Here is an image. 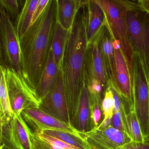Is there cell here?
Returning <instances> with one entry per match:
<instances>
[{
  "instance_id": "cell-11",
  "label": "cell",
  "mask_w": 149,
  "mask_h": 149,
  "mask_svg": "<svg viewBox=\"0 0 149 149\" xmlns=\"http://www.w3.org/2000/svg\"><path fill=\"white\" fill-rule=\"evenodd\" d=\"M39 109L61 122L71 124L61 71L54 87L42 99Z\"/></svg>"
},
{
  "instance_id": "cell-2",
  "label": "cell",
  "mask_w": 149,
  "mask_h": 149,
  "mask_svg": "<svg viewBox=\"0 0 149 149\" xmlns=\"http://www.w3.org/2000/svg\"><path fill=\"white\" fill-rule=\"evenodd\" d=\"M56 22V0H49L41 14L20 40L22 73L35 90L47 61Z\"/></svg>"
},
{
  "instance_id": "cell-21",
  "label": "cell",
  "mask_w": 149,
  "mask_h": 149,
  "mask_svg": "<svg viewBox=\"0 0 149 149\" xmlns=\"http://www.w3.org/2000/svg\"><path fill=\"white\" fill-rule=\"evenodd\" d=\"M0 114L1 123L10 121L13 117L6 82L5 68L0 65Z\"/></svg>"
},
{
  "instance_id": "cell-15",
  "label": "cell",
  "mask_w": 149,
  "mask_h": 149,
  "mask_svg": "<svg viewBox=\"0 0 149 149\" xmlns=\"http://www.w3.org/2000/svg\"><path fill=\"white\" fill-rule=\"evenodd\" d=\"M60 72L50 48L47 63L35 89L41 100L54 87Z\"/></svg>"
},
{
  "instance_id": "cell-4",
  "label": "cell",
  "mask_w": 149,
  "mask_h": 149,
  "mask_svg": "<svg viewBox=\"0 0 149 149\" xmlns=\"http://www.w3.org/2000/svg\"><path fill=\"white\" fill-rule=\"evenodd\" d=\"M103 11L106 20V26L113 40L118 42L133 76L134 54L127 33L126 7L122 0H95Z\"/></svg>"
},
{
  "instance_id": "cell-10",
  "label": "cell",
  "mask_w": 149,
  "mask_h": 149,
  "mask_svg": "<svg viewBox=\"0 0 149 149\" xmlns=\"http://www.w3.org/2000/svg\"><path fill=\"white\" fill-rule=\"evenodd\" d=\"M91 149H120L132 142L125 132L121 131L110 126L105 130L95 128L88 132H80Z\"/></svg>"
},
{
  "instance_id": "cell-13",
  "label": "cell",
  "mask_w": 149,
  "mask_h": 149,
  "mask_svg": "<svg viewBox=\"0 0 149 149\" xmlns=\"http://www.w3.org/2000/svg\"><path fill=\"white\" fill-rule=\"evenodd\" d=\"M21 115L26 123L32 125L35 131L54 129L80 135V132L71 124L61 122L39 108L25 109Z\"/></svg>"
},
{
  "instance_id": "cell-5",
  "label": "cell",
  "mask_w": 149,
  "mask_h": 149,
  "mask_svg": "<svg viewBox=\"0 0 149 149\" xmlns=\"http://www.w3.org/2000/svg\"><path fill=\"white\" fill-rule=\"evenodd\" d=\"M0 63L1 66L22 70L20 41L14 22L0 7Z\"/></svg>"
},
{
  "instance_id": "cell-35",
  "label": "cell",
  "mask_w": 149,
  "mask_h": 149,
  "mask_svg": "<svg viewBox=\"0 0 149 149\" xmlns=\"http://www.w3.org/2000/svg\"><path fill=\"white\" fill-rule=\"evenodd\" d=\"M1 149H6L5 148H3V147H1Z\"/></svg>"
},
{
  "instance_id": "cell-34",
  "label": "cell",
  "mask_w": 149,
  "mask_h": 149,
  "mask_svg": "<svg viewBox=\"0 0 149 149\" xmlns=\"http://www.w3.org/2000/svg\"><path fill=\"white\" fill-rule=\"evenodd\" d=\"M139 1L142 10L149 14V0H140Z\"/></svg>"
},
{
  "instance_id": "cell-3",
  "label": "cell",
  "mask_w": 149,
  "mask_h": 149,
  "mask_svg": "<svg viewBox=\"0 0 149 149\" xmlns=\"http://www.w3.org/2000/svg\"><path fill=\"white\" fill-rule=\"evenodd\" d=\"M125 3L129 41L149 84V14L142 10L138 1H125Z\"/></svg>"
},
{
  "instance_id": "cell-9",
  "label": "cell",
  "mask_w": 149,
  "mask_h": 149,
  "mask_svg": "<svg viewBox=\"0 0 149 149\" xmlns=\"http://www.w3.org/2000/svg\"><path fill=\"white\" fill-rule=\"evenodd\" d=\"M113 43L115 49L116 62L115 84L110 81L121 96L127 110L129 111H133V76L131 74L119 42L113 39Z\"/></svg>"
},
{
  "instance_id": "cell-26",
  "label": "cell",
  "mask_w": 149,
  "mask_h": 149,
  "mask_svg": "<svg viewBox=\"0 0 149 149\" xmlns=\"http://www.w3.org/2000/svg\"><path fill=\"white\" fill-rule=\"evenodd\" d=\"M106 88L105 95L102 104L104 119L111 118L114 109V101L112 90L109 86H107Z\"/></svg>"
},
{
  "instance_id": "cell-23",
  "label": "cell",
  "mask_w": 149,
  "mask_h": 149,
  "mask_svg": "<svg viewBox=\"0 0 149 149\" xmlns=\"http://www.w3.org/2000/svg\"><path fill=\"white\" fill-rule=\"evenodd\" d=\"M123 123L125 132L133 142L144 143L145 140L143 137L139 122L135 111H130L125 115H122Z\"/></svg>"
},
{
  "instance_id": "cell-22",
  "label": "cell",
  "mask_w": 149,
  "mask_h": 149,
  "mask_svg": "<svg viewBox=\"0 0 149 149\" xmlns=\"http://www.w3.org/2000/svg\"><path fill=\"white\" fill-rule=\"evenodd\" d=\"M36 132L54 137L69 145L80 149H91L88 144L80 135L54 129H46Z\"/></svg>"
},
{
  "instance_id": "cell-18",
  "label": "cell",
  "mask_w": 149,
  "mask_h": 149,
  "mask_svg": "<svg viewBox=\"0 0 149 149\" xmlns=\"http://www.w3.org/2000/svg\"><path fill=\"white\" fill-rule=\"evenodd\" d=\"M101 45L107 80L115 83L116 62L113 38L105 26L101 36Z\"/></svg>"
},
{
  "instance_id": "cell-20",
  "label": "cell",
  "mask_w": 149,
  "mask_h": 149,
  "mask_svg": "<svg viewBox=\"0 0 149 149\" xmlns=\"http://www.w3.org/2000/svg\"><path fill=\"white\" fill-rule=\"evenodd\" d=\"M39 1V0H26L24 1L19 15L15 20V26L19 41L32 25L34 13Z\"/></svg>"
},
{
  "instance_id": "cell-7",
  "label": "cell",
  "mask_w": 149,
  "mask_h": 149,
  "mask_svg": "<svg viewBox=\"0 0 149 149\" xmlns=\"http://www.w3.org/2000/svg\"><path fill=\"white\" fill-rule=\"evenodd\" d=\"M134 111L136 114L143 137L149 140V84L137 56L133 61Z\"/></svg>"
},
{
  "instance_id": "cell-31",
  "label": "cell",
  "mask_w": 149,
  "mask_h": 149,
  "mask_svg": "<svg viewBox=\"0 0 149 149\" xmlns=\"http://www.w3.org/2000/svg\"><path fill=\"white\" fill-rule=\"evenodd\" d=\"M120 149H149V140L146 141L144 143L132 141Z\"/></svg>"
},
{
  "instance_id": "cell-17",
  "label": "cell",
  "mask_w": 149,
  "mask_h": 149,
  "mask_svg": "<svg viewBox=\"0 0 149 149\" xmlns=\"http://www.w3.org/2000/svg\"><path fill=\"white\" fill-rule=\"evenodd\" d=\"M73 125L79 132L83 133L94 129L90 98L85 86L82 91L78 112Z\"/></svg>"
},
{
  "instance_id": "cell-12",
  "label": "cell",
  "mask_w": 149,
  "mask_h": 149,
  "mask_svg": "<svg viewBox=\"0 0 149 149\" xmlns=\"http://www.w3.org/2000/svg\"><path fill=\"white\" fill-rule=\"evenodd\" d=\"M103 30L87 45L85 55V83L91 79H96L106 87L108 80L101 45Z\"/></svg>"
},
{
  "instance_id": "cell-32",
  "label": "cell",
  "mask_w": 149,
  "mask_h": 149,
  "mask_svg": "<svg viewBox=\"0 0 149 149\" xmlns=\"http://www.w3.org/2000/svg\"><path fill=\"white\" fill-rule=\"evenodd\" d=\"M49 0H39L38 5L36 8L32 20V24L35 22L37 18L39 17L43 12Z\"/></svg>"
},
{
  "instance_id": "cell-6",
  "label": "cell",
  "mask_w": 149,
  "mask_h": 149,
  "mask_svg": "<svg viewBox=\"0 0 149 149\" xmlns=\"http://www.w3.org/2000/svg\"><path fill=\"white\" fill-rule=\"evenodd\" d=\"M5 72L7 88L14 115H21L25 109L39 108L41 100L22 73L6 68Z\"/></svg>"
},
{
  "instance_id": "cell-33",
  "label": "cell",
  "mask_w": 149,
  "mask_h": 149,
  "mask_svg": "<svg viewBox=\"0 0 149 149\" xmlns=\"http://www.w3.org/2000/svg\"><path fill=\"white\" fill-rule=\"evenodd\" d=\"M111 125V118H107L104 119L99 126L97 127V129L101 130H105Z\"/></svg>"
},
{
  "instance_id": "cell-25",
  "label": "cell",
  "mask_w": 149,
  "mask_h": 149,
  "mask_svg": "<svg viewBox=\"0 0 149 149\" xmlns=\"http://www.w3.org/2000/svg\"><path fill=\"white\" fill-rule=\"evenodd\" d=\"M36 137L42 142L49 145L52 148L56 149H80L74 146L69 145L64 142L46 134L40 132L33 131Z\"/></svg>"
},
{
  "instance_id": "cell-1",
  "label": "cell",
  "mask_w": 149,
  "mask_h": 149,
  "mask_svg": "<svg viewBox=\"0 0 149 149\" xmlns=\"http://www.w3.org/2000/svg\"><path fill=\"white\" fill-rule=\"evenodd\" d=\"M86 2L80 8L69 31L61 70L69 116L72 124L78 112L81 94L85 86V55L88 43Z\"/></svg>"
},
{
  "instance_id": "cell-8",
  "label": "cell",
  "mask_w": 149,
  "mask_h": 149,
  "mask_svg": "<svg viewBox=\"0 0 149 149\" xmlns=\"http://www.w3.org/2000/svg\"><path fill=\"white\" fill-rule=\"evenodd\" d=\"M30 130L22 115H14L8 122L1 123V147L6 149H34Z\"/></svg>"
},
{
  "instance_id": "cell-29",
  "label": "cell",
  "mask_w": 149,
  "mask_h": 149,
  "mask_svg": "<svg viewBox=\"0 0 149 149\" xmlns=\"http://www.w3.org/2000/svg\"><path fill=\"white\" fill-rule=\"evenodd\" d=\"M111 126L121 131L125 132L121 111L113 113L111 118Z\"/></svg>"
},
{
  "instance_id": "cell-30",
  "label": "cell",
  "mask_w": 149,
  "mask_h": 149,
  "mask_svg": "<svg viewBox=\"0 0 149 149\" xmlns=\"http://www.w3.org/2000/svg\"><path fill=\"white\" fill-rule=\"evenodd\" d=\"M30 134L34 149H56L52 148L49 145L39 139L31 130H30Z\"/></svg>"
},
{
  "instance_id": "cell-16",
  "label": "cell",
  "mask_w": 149,
  "mask_h": 149,
  "mask_svg": "<svg viewBox=\"0 0 149 149\" xmlns=\"http://www.w3.org/2000/svg\"><path fill=\"white\" fill-rule=\"evenodd\" d=\"M81 0H56V19L63 28L69 30L80 8L86 3Z\"/></svg>"
},
{
  "instance_id": "cell-27",
  "label": "cell",
  "mask_w": 149,
  "mask_h": 149,
  "mask_svg": "<svg viewBox=\"0 0 149 149\" xmlns=\"http://www.w3.org/2000/svg\"><path fill=\"white\" fill-rule=\"evenodd\" d=\"M20 2L17 0H0V7L5 10L13 20H15L21 11Z\"/></svg>"
},
{
  "instance_id": "cell-19",
  "label": "cell",
  "mask_w": 149,
  "mask_h": 149,
  "mask_svg": "<svg viewBox=\"0 0 149 149\" xmlns=\"http://www.w3.org/2000/svg\"><path fill=\"white\" fill-rule=\"evenodd\" d=\"M69 31L56 22L51 37L50 48L53 51L55 61L60 71L62 69L63 63Z\"/></svg>"
},
{
  "instance_id": "cell-28",
  "label": "cell",
  "mask_w": 149,
  "mask_h": 149,
  "mask_svg": "<svg viewBox=\"0 0 149 149\" xmlns=\"http://www.w3.org/2000/svg\"><path fill=\"white\" fill-rule=\"evenodd\" d=\"M91 101L92 108V118L94 123V129L97 128L104 119L103 113L102 109V104L95 101Z\"/></svg>"
},
{
  "instance_id": "cell-24",
  "label": "cell",
  "mask_w": 149,
  "mask_h": 149,
  "mask_svg": "<svg viewBox=\"0 0 149 149\" xmlns=\"http://www.w3.org/2000/svg\"><path fill=\"white\" fill-rule=\"evenodd\" d=\"M85 86L88 91L90 100L96 101L102 104L107 88L106 86L96 79L86 82Z\"/></svg>"
},
{
  "instance_id": "cell-14",
  "label": "cell",
  "mask_w": 149,
  "mask_h": 149,
  "mask_svg": "<svg viewBox=\"0 0 149 149\" xmlns=\"http://www.w3.org/2000/svg\"><path fill=\"white\" fill-rule=\"evenodd\" d=\"M86 26L88 42L92 41L106 26V20L103 11L95 0L86 2Z\"/></svg>"
}]
</instances>
